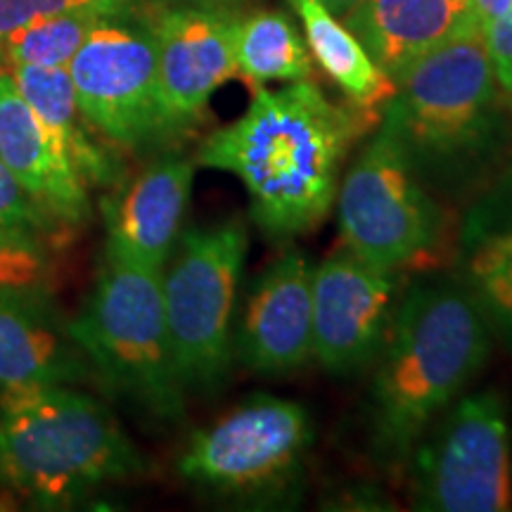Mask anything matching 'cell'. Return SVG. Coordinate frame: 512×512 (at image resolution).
<instances>
[{"label":"cell","instance_id":"obj_1","mask_svg":"<svg viewBox=\"0 0 512 512\" xmlns=\"http://www.w3.org/2000/svg\"><path fill=\"white\" fill-rule=\"evenodd\" d=\"M361 133L316 83L259 88L247 112L204 140L197 162L238 176L252 219L268 238L290 240L323 223L337 200L339 171Z\"/></svg>","mask_w":512,"mask_h":512},{"label":"cell","instance_id":"obj_2","mask_svg":"<svg viewBox=\"0 0 512 512\" xmlns=\"http://www.w3.org/2000/svg\"><path fill=\"white\" fill-rule=\"evenodd\" d=\"M489 328L467 285H413L394 306L370 392L382 456H411L432 420L482 370Z\"/></svg>","mask_w":512,"mask_h":512},{"label":"cell","instance_id":"obj_3","mask_svg":"<svg viewBox=\"0 0 512 512\" xmlns=\"http://www.w3.org/2000/svg\"><path fill=\"white\" fill-rule=\"evenodd\" d=\"M143 470V458L110 408L55 387L0 389V479L46 508Z\"/></svg>","mask_w":512,"mask_h":512},{"label":"cell","instance_id":"obj_4","mask_svg":"<svg viewBox=\"0 0 512 512\" xmlns=\"http://www.w3.org/2000/svg\"><path fill=\"white\" fill-rule=\"evenodd\" d=\"M384 105L387 131L427 190H458L494 147L496 79L477 27L408 67Z\"/></svg>","mask_w":512,"mask_h":512},{"label":"cell","instance_id":"obj_5","mask_svg":"<svg viewBox=\"0 0 512 512\" xmlns=\"http://www.w3.org/2000/svg\"><path fill=\"white\" fill-rule=\"evenodd\" d=\"M69 332L100 380L157 420H178L185 387L166 325L162 271L107 254L98 285Z\"/></svg>","mask_w":512,"mask_h":512},{"label":"cell","instance_id":"obj_6","mask_svg":"<svg viewBox=\"0 0 512 512\" xmlns=\"http://www.w3.org/2000/svg\"><path fill=\"white\" fill-rule=\"evenodd\" d=\"M249 238L245 223L228 219L190 228L162 271L166 325L185 389L214 392L233 363V325Z\"/></svg>","mask_w":512,"mask_h":512},{"label":"cell","instance_id":"obj_7","mask_svg":"<svg viewBox=\"0 0 512 512\" xmlns=\"http://www.w3.org/2000/svg\"><path fill=\"white\" fill-rule=\"evenodd\" d=\"M337 204L344 249L384 271L422 259L437 240V204L382 128L349 166Z\"/></svg>","mask_w":512,"mask_h":512},{"label":"cell","instance_id":"obj_8","mask_svg":"<svg viewBox=\"0 0 512 512\" xmlns=\"http://www.w3.org/2000/svg\"><path fill=\"white\" fill-rule=\"evenodd\" d=\"M309 446L311 422L299 403L256 394L197 434L178 467L216 494L264 496L299 475Z\"/></svg>","mask_w":512,"mask_h":512},{"label":"cell","instance_id":"obj_9","mask_svg":"<svg viewBox=\"0 0 512 512\" xmlns=\"http://www.w3.org/2000/svg\"><path fill=\"white\" fill-rule=\"evenodd\" d=\"M67 69L83 119L107 140L140 150L166 136L150 19L136 10L100 17Z\"/></svg>","mask_w":512,"mask_h":512},{"label":"cell","instance_id":"obj_10","mask_svg":"<svg viewBox=\"0 0 512 512\" xmlns=\"http://www.w3.org/2000/svg\"><path fill=\"white\" fill-rule=\"evenodd\" d=\"M415 501L422 510H512L510 427L501 396L470 394L444 415L415 453Z\"/></svg>","mask_w":512,"mask_h":512},{"label":"cell","instance_id":"obj_11","mask_svg":"<svg viewBox=\"0 0 512 512\" xmlns=\"http://www.w3.org/2000/svg\"><path fill=\"white\" fill-rule=\"evenodd\" d=\"M238 10L164 8L152 10L157 48V91L164 133L195 126L214 95L238 74L235 36Z\"/></svg>","mask_w":512,"mask_h":512},{"label":"cell","instance_id":"obj_12","mask_svg":"<svg viewBox=\"0 0 512 512\" xmlns=\"http://www.w3.org/2000/svg\"><path fill=\"white\" fill-rule=\"evenodd\" d=\"M392 271L332 254L311 275L313 356L330 373H354L380 356L394 313Z\"/></svg>","mask_w":512,"mask_h":512},{"label":"cell","instance_id":"obj_13","mask_svg":"<svg viewBox=\"0 0 512 512\" xmlns=\"http://www.w3.org/2000/svg\"><path fill=\"white\" fill-rule=\"evenodd\" d=\"M311 275L299 249H287L256 275L233 330V354L247 370L287 375L313 356Z\"/></svg>","mask_w":512,"mask_h":512},{"label":"cell","instance_id":"obj_14","mask_svg":"<svg viewBox=\"0 0 512 512\" xmlns=\"http://www.w3.org/2000/svg\"><path fill=\"white\" fill-rule=\"evenodd\" d=\"M195 162L169 155L136 176L105 207L107 254L126 264L164 271L181 235Z\"/></svg>","mask_w":512,"mask_h":512},{"label":"cell","instance_id":"obj_15","mask_svg":"<svg viewBox=\"0 0 512 512\" xmlns=\"http://www.w3.org/2000/svg\"><path fill=\"white\" fill-rule=\"evenodd\" d=\"M91 370L43 290L0 292V389L81 382Z\"/></svg>","mask_w":512,"mask_h":512},{"label":"cell","instance_id":"obj_16","mask_svg":"<svg viewBox=\"0 0 512 512\" xmlns=\"http://www.w3.org/2000/svg\"><path fill=\"white\" fill-rule=\"evenodd\" d=\"M0 162L53 221L88 216V185L43 131L8 69L0 67Z\"/></svg>","mask_w":512,"mask_h":512},{"label":"cell","instance_id":"obj_17","mask_svg":"<svg viewBox=\"0 0 512 512\" xmlns=\"http://www.w3.org/2000/svg\"><path fill=\"white\" fill-rule=\"evenodd\" d=\"M342 22L392 81L448 38L475 27L467 0H361Z\"/></svg>","mask_w":512,"mask_h":512},{"label":"cell","instance_id":"obj_18","mask_svg":"<svg viewBox=\"0 0 512 512\" xmlns=\"http://www.w3.org/2000/svg\"><path fill=\"white\" fill-rule=\"evenodd\" d=\"M304 24L309 50L325 74L342 88L344 95L361 110L387 105L396 93V83L370 60L366 48L318 0H292Z\"/></svg>","mask_w":512,"mask_h":512},{"label":"cell","instance_id":"obj_19","mask_svg":"<svg viewBox=\"0 0 512 512\" xmlns=\"http://www.w3.org/2000/svg\"><path fill=\"white\" fill-rule=\"evenodd\" d=\"M17 91L27 100L31 112L41 121L43 131L57 152L74 166L86 185L105 176L107 162L88 138L83 114L76 102L74 83L67 67H10Z\"/></svg>","mask_w":512,"mask_h":512},{"label":"cell","instance_id":"obj_20","mask_svg":"<svg viewBox=\"0 0 512 512\" xmlns=\"http://www.w3.org/2000/svg\"><path fill=\"white\" fill-rule=\"evenodd\" d=\"M238 74L261 86L266 81H306L313 64L304 38L285 12L261 10L240 17L235 36Z\"/></svg>","mask_w":512,"mask_h":512},{"label":"cell","instance_id":"obj_21","mask_svg":"<svg viewBox=\"0 0 512 512\" xmlns=\"http://www.w3.org/2000/svg\"><path fill=\"white\" fill-rule=\"evenodd\" d=\"M100 15L72 12L38 19L0 41V67H67Z\"/></svg>","mask_w":512,"mask_h":512},{"label":"cell","instance_id":"obj_22","mask_svg":"<svg viewBox=\"0 0 512 512\" xmlns=\"http://www.w3.org/2000/svg\"><path fill=\"white\" fill-rule=\"evenodd\" d=\"M467 290L477 299L486 323L512 347V230L484 240L470 256Z\"/></svg>","mask_w":512,"mask_h":512},{"label":"cell","instance_id":"obj_23","mask_svg":"<svg viewBox=\"0 0 512 512\" xmlns=\"http://www.w3.org/2000/svg\"><path fill=\"white\" fill-rule=\"evenodd\" d=\"M131 10H138V0H0V41L38 19L72 12L114 17Z\"/></svg>","mask_w":512,"mask_h":512},{"label":"cell","instance_id":"obj_24","mask_svg":"<svg viewBox=\"0 0 512 512\" xmlns=\"http://www.w3.org/2000/svg\"><path fill=\"white\" fill-rule=\"evenodd\" d=\"M53 221L29 192L17 183L10 169L0 162V240H22L41 245L48 223Z\"/></svg>","mask_w":512,"mask_h":512},{"label":"cell","instance_id":"obj_25","mask_svg":"<svg viewBox=\"0 0 512 512\" xmlns=\"http://www.w3.org/2000/svg\"><path fill=\"white\" fill-rule=\"evenodd\" d=\"M484 41L496 86L512 95V8L484 31Z\"/></svg>","mask_w":512,"mask_h":512},{"label":"cell","instance_id":"obj_26","mask_svg":"<svg viewBox=\"0 0 512 512\" xmlns=\"http://www.w3.org/2000/svg\"><path fill=\"white\" fill-rule=\"evenodd\" d=\"M510 8L512 0H467V10H470L472 22H475V27L482 31V34Z\"/></svg>","mask_w":512,"mask_h":512},{"label":"cell","instance_id":"obj_27","mask_svg":"<svg viewBox=\"0 0 512 512\" xmlns=\"http://www.w3.org/2000/svg\"><path fill=\"white\" fill-rule=\"evenodd\" d=\"M145 3L150 10H164V8H226V10H240L242 3L247 0H138Z\"/></svg>","mask_w":512,"mask_h":512},{"label":"cell","instance_id":"obj_28","mask_svg":"<svg viewBox=\"0 0 512 512\" xmlns=\"http://www.w3.org/2000/svg\"><path fill=\"white\" fill-rule=\"evenodd\" d=\"M318 3H323L325 8L332 12V15L342 19L351 8H354V5L361 3V0H318Z\"/></svg>","mask_w":512,"mask_h":512},{"label":"cell","instance_id":"obj_29","mask_svg":"<svg viewBox=\"0 0 512 512\" xmlns=\"http://www.w3.org/2000/svg\"><path fill=\"white\" fill-rule=\"evenodd\" d=\"M0 491H5V484H3V479H0Z\"/></svg>","mask_w":512,"mask_h":512}]
</instances>
